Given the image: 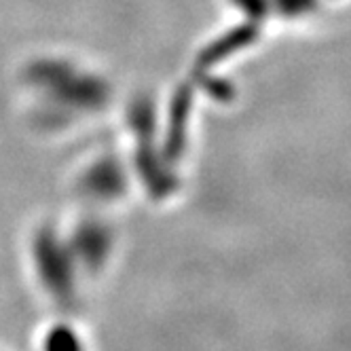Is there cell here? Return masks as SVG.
Segmentation results:
<instances>
[{"instance_id":"6da1fadb","label":"cell","mask_w":351,"mask_h":351,"mask_svg":"<svg viewBox=\"0 0 351 351\" xmlns=\"http://www.w3.org/2000/svg\"><path fill=\"white\" fill-rule=\"evenodd\" d=\"M43 351H85L81 335L68 324L51 326L43 337Z\"/></svg>"}]
</instances>
